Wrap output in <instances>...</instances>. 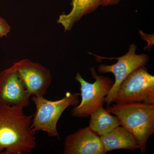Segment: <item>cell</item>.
Wrapping results in <instances>:
<instances>
[{"instance_id":"obj_8","label":"cell","mask_w":154,"mask_h":154,"mask_svg":"<svg viewBox=\"0 0 154 154\" xmlns=\"http://www.w3.org/2000/svg\"><path fill=\"white\" fill-rule=\"evenodd\" d=\"M30 96L13 66L0 72V104L25 108Z\"/></svg>"},{"instance_id":"obj_5","label":"cell","mask_w":154,"mask_h":154,"mask_svg":"<svg viewBox=\"0 0 154 154\" xmlns=\"http://www.w3.org/2000/svg\"><path fill=\"white\" fill-rule=\"evenodd\" d=\"M91 75L95 79L93 83L87 82L79 73H77L75 79L81 85V103L71 110L73 116L85 118L91 116L99 106L105 103V97L113 87V80L107 76L97 74L95 67L90 68Z\"/></svg>"},{"instance_id":"obj_3","label":"cell","mask_w":154,"mask_h":154,"mask_svg":"<svg viewBox=\"0 0 154 154\" xmlns=\"http://www.w3.org/2000/svg\"><path fill=\"white\" fill-rule=\"evenodd\" d=\"M80 95L79 93L67 92L63 98L56 101L33 96L31 99L36 106V111L32 119L31 129L35 132L43 131L50 137L60 139L57 128L58 121L68 107L79 105Z\"/></svg>"},{"instance_id":"obj_9","label":"cell","mask_w":154,"mask_h":154,"mask_svg":"<svg viewBox=\"0 0 154 154\" xmlns=\"http://www.w3.org/2000/svg\"><path fill=\"white\" fill-rule=\"evenodd\" d=\"M64 154H105L101 137L89 127L78 130L66 136Z\"/></svg>"},{"instance_id":"obj_11","label":"cell","mask_w":154,"mask_h":154,"mask_svg":"<svg viewBox=\"0 0 154 154\" xmlns=\"http://www.w3.org/2000/svg\"><path fill=\"white\" fill-rule=\"evenodd\" d=\"M71 11L60 16L57 23L63 26L65 32L69 31L84 16L96 11L101 5L100 0H71Z\"/></svg>"},{"instance_id":"obj_10","label":"cell","mask_w":154,"mask_h":154,"mask_svg":"<svg viewBox=\"0 0 154 154\" xmlns=\"http://www.w3.org/2000/svg\"><path fill=\"white\" fill-rule=\"evenodd\" d=\"M100 137L106 153L113 150L125 149L134 150L140 148L131 133L122 125Z\"/></svg>"},{"instance_id":"obj_13","label":"cell","mask_w":154,"mask_h":154,"mask_svg":"<svg viewBox=\"0 0 154 154\" xmlns=\"http://www.w3.org/2000/svg\"><path fill=\"white\" fill-rule=\"evenodd\" d=\"M11 28L5 19L0 17V38L7 36Z\"/></svg>"},{"instance_id":"obj_14","label":"cell","mask_w":154,"mask_h":154,"mask_svg":"<svg viewBox=\"0 0 154 154\" xmlns=\"http://www.w3.org/2000/svg\"><path fill=\"white\" fill-rule=\"evenodd\" d=\"M121 0H100L101 5L105 6L114 5L120 2Z\"/></svg>"},{"instance_id":"obj_4","label":"cell","mask_w":154,"mask_h":154,"mask_svg":"<svg viewBox=\"0 0 154 154\" xmlns=\"http://www.w3.org/2000/svg\"><path fill=\"white\" fill-rule=\"evenodd\" d=\"M113 102L154 105V76L142 66L135 69L120 84Z\"/></svg>"},{"instance_id":"obj_1","label":"cell","mask_w":154,"mask_h":154,"mask_svg":"<svg viewBox=\"0 0 154 154\" xmlns=\"http://www.w3.org/2000/svg\"><path fill=\"white\" fill-rule=\"evenodd\" d=\"M24 108L0 104V154H28L36 148L33 114H25Z\"/></svg>"},{"instance_id":"obj_7","label":"cell","mask_w":154,"mask_h":154,"mask_svg":"<svg viewBox=\"0 0 154 154\" xmlns=\"http://www.w3.org/2000/svg\"><path fill=\"white\" fill-rule=\"evenodd\" d=\"M30 96L44 97L52 81L48 69L25 59L13 65Z\"/></svg>"},{"instance_id":"obj_2","label":"cell","mask_w":154,"mask_h":154,"mask_svg":"<svg viewBox=\"0 0 154 154\" xmlns=\"http://www.w3.org/2000/svg\"><path fill=\"white\" fill-rule=\"evenodd\" d=\"M105 109L119 119L121 125L128 130L137 141L141 153H145L147 142L154 132V105L115 104L107 106Z\"/></svg>"},{"instance_id":"obj_6","label":"cell","mask_w":154,"mask_h":154,"mask_svg":"<svg viewBox=\"0 0 154 154\" xmlns=\"http://www.w3.org/2000/svg\"><path fill=\"white\" fill-rule=\"evenodd\" d=\"M137 46L134 43L129 46L126 54L119 57L106 58L96 55L100 58L117 60V62L112 65L101 64L98 67L99 73H112L115 76V81L109 94L105 98V103L109 106L113 102V99L122 82L135 69L146 65L149 61V56L145 54H137L136 53Z\"/></svg>"},{"instance_id":"obj_12","label":"cell","mask_w":154,"mask_h":154,"mask_svg":"<svg viewBox=\"0 0 154 154\" xmlns=\"http://www.w3.org/2000/svg\"><path fill=\"white\" fill-rule=\"evenodd\" d=\"M91 116L89 128L100 136L121 125L119 119L110 114L103 105L97 107Z\"/></svg>"}]
</instances>
